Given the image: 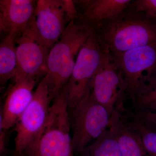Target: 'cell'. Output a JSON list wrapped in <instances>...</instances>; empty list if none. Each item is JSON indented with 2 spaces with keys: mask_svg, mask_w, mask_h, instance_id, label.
<instances>
[{
  "mask_svg": "<svg viewBox=\"0 0 156 156\" xmlns=\"http://www.w3.org/2000/svg\"><path fill=\"white\" fill-rule=\"evenodd\" d=\"M91 96L111 115L122 108L126 93L122 72L114 56L104 51L100 66L91 86Z\"/></svg>",
  "mask_w": 156,
  "mask_h": 156,
  "instance_id": "7",
  "label": "cell"
},
{
  "mask_svg": "<svg viewBox=\"0 0 156 156\" xmlns=\"http://www.w3.org/2000/svg\"><path fill=\"white\" fill-rule=\"evenodd\" d=\"M80 154L81 156H122L119 144L108 129Z\"/></svg>",
  "mask_w": 156,
  "mask_h": 156,
  "instance_id": "16",
  "label": "cell"
},
{
  "mask_svg": "<svg viewBox=\"0 0 156 156\" xmlns=\"http://www.w3.org/2000/svg\"><path fill=\"white\" fill-rule=\"evenodd\" d=\"M36 6L31 0H1V34L17 37L33 20Z\"/></svg>",
  "mask_w": 156,
  "mask_h": 156,
  "instance_id": "12",
  "label": "cell"
},
{
  "mask_svg": "<svg viewBox=\"0 0 156 156\" xmlns=\"http://www.w3.org/2000/svg\"><path fill=\"white\" fill-rule=\"evenodd\" d=\"M128 123L141 140L148 154L156 156V131L149 128L141 119L133 118Z\"/></svg>",
  "mask_w": 156,
  "mask_h": 156,
  "instance_id": "18",
  "label": "cell"
},
{
  "mask_svg": "<svg viewBox=\"0 0 156 156\" xmlns=\"http://www.w3.org/2000/svg\"><path fill=\"white\" fill-rule=\"evenodd\" d=\"M70 22L66 7L62 0L37 1L34 23L39 36L50 50L59 41Z\"/></svg>",
  "mask_w": 156,
  "mask_h": 156,
  "instance_id": "10",
  "label": "cell"
},
{
  "mask_svg": "<svg viewBox=\"0 0 156 156\" xmlns=\"http://www.w3.org/2000/svg\"><path fill=\"white\" fill-rule=\"evenodd\" d=\"M50 105L44 126L23 156H73L68 103L65 87Z\"/></svg>",
  "mask_w": 156,
  "mask_h": 156,
  "instance_id": "3",
  "label": "cell"
},
{
  "mask_svg": "<svg viewBox=\"0 0 156 156\" xmlns=\"http://www.w3.org/2000/svg\"><path fill=\"white\" fill-rule=\"evenodd\" d=\"M95 30L72 20L67 24L59 41L50 49L45 76L52 101L66 86L80 50Z\"/></svg>",
  "mask_w": 156,
  "mask_h": 156,
  "instance_id": "2",
  "label": "cell"
},
{
  "mask_svg": "<svg viewBox=\"0 0 156 156\" xmlns=\"http://www.w3.org/2000/svg\"><path fill=\"white\" fill-rule=\"evenodd\" d=\"M79 7L80 16L77 22L94 29L101 23L111 19L124 11L131 0H82L74 1Z\"/></svg>",
  "mask_w": 156,
  "mask_h": 156,
  "instance_id": "13",
  "label": "cell"
},
{
  "mask_svg": "<svg viewBox=\"0 0 156 156\" xmlns=\"http://www.w3.org/2000/svg\"><path fill=\"white\" fill-rule=\"evenodd\" d=\"M128 8L156 20V0L132 1Z\"/></svg>",
  "mask_w": 156,
  "mask_h": 156,
  "instance_id": "19",
  "label": "cell"
},
{
  "mask_svg": "<svg viewBox=\"0 0 156 156\" xmlns=\"http://www.w3.org/2000/svg\"><path fill=\"white\" fill-rule=\"evenodd\" d=\"M6 131L0 127V153L1 156H3L6 152Z\"/></svg>",
  "mask_w": 156,
  "mask_h": 156,
  "instance_id": "20",
  "label": "cell"
},
{
  "mask_svg": "<svg viewBox=\"0 0 156 156\" xmlns=\"http://www.w3.org/2000/svg\"><path fill=\"white\" fill-rule=\"evenodd\" d=\"M95 31L103 51L112 54L156 44V20L128 7Z\"/></svg>",
  "mask_w": 156,
  "mask_h": 156,
  "instance_id": "1",
  "label": "cell"
},
{
  "mask_svg": "<svg viewBox=\"0 0 156 156\" xmlns=\"http://www.w3.org/2000/svg\"><path fill=\"white\" fill-rule=\"evenodd\" d=\"M117 108L111 116L108 129L116 140L122 156H147L139 136L126 123Z\"/></svg>",
  "mask_w": 156,
  "mask_h": 156,
  "instance_id": "14",
  "label": "cell"
},
{
  "mask_svg": "<svg viewBox=\"0 0 156 156\" xmlns=\"http://www.w3.org/2000/svg\"><path fill=\"white\" fill-rule=\"evenodd\" d=\"M1 111L0 127L5 131L16 126L33 98V90L37 80L33 78L13 79Z\"/></svg>",
  "mask_w": 156,
  "mask_h": 156,
  "instance_id": "11",
  "label": "cell"
},
{
  "mask_svg": "<svg viewBox=\"0 0 156 156\" xmlns=\"http://www.w3.org/2000/svg\"><path fill=\"white\" fill-rule=\"evenodd\" d=\"M112 55L122 72L126 93L132 98L148 79L156 76V44Z\"/></svg>",
  "mask_w": 156,
  "mask_h": 156,
  "instance_id": "9",
  "label": "cell"
},
{
  "mask_svg": "<svg viewBox=\"0 0 156 156\" xmlns=\"http://www.w3.org/2000/svg\"><path fill=\"white\" fill-rule=\"evenodd\" d=\"M104 51L95 31L81 48L66 86L69 108L72 109L91 92V86Z\"/></svg>",
  "mask_w": 156,
  "mask_h": 156,
  "instance_id": "5",
  "label": "cell"
},
{
  "mask_svg": "<svg viewBox=\"0 0 156 156\" xmlns=\"http://www.w3.org/2000/svg\"><path fill=\"white\" fill-rule=\"evenodd\" d=\"M150 117H151V118H153L154 119H156V114H151L150 115Z\"/></svg>",
  "mask_w": 156,
  "mask_h": 156,
  "instance_id": "21",
  "label": "cell"
},
{
  "mask_svg": "<svg viewBox=\"0 0 156 156\" xmlns=\"http://www.w3.org/2000/svg\"><path fill=\"white\" fill-rule=\"evenodd\" d=\"M16 37L5 36L0 44V83L3 87L16 74L17 68Z\"/></svg>",
  "mask_w": 156,
  "mask_h": 156,
  "instance_id": "15",
  "label": "cell"
},
{
  "mask_svg": "<svg viewBox=\"0 0 156 156\" xmlns=\"http://www.w3.org/2000/svg\"><path fill=\"white\" fill-rule=\"evenodd\" d=\"M52 101L44 76L38 85L32 100L15 126L16 135L13 156H23L26 148L47 122Z\"/></svg>",
  "mask_w": 156,
  "mask_h": 156,
  "instance_id": "6",
  "label": "cell"
},
{
  "mask_svg": "<svg viewBox=\"0 0 156 156\" xmlns=\"http://www.w3.org/2000/svg\"><path fill=\"white\" fill-rule=\"evenodd\" d=\"M16 46L17 68L13 79L27 78L38 80L47 74L50 50L39 36L35 25L34 17L16 37Z\"/></svg>",
  "mask_w": 156,
  "mask_h": 156,
  "instance_id": "8",
  "label": "cell"
},
{
  "mask_svg": "<svg viewBox=\"0 0 156 156\" xmlns=\"http://www.w3.org/2000/svg\"><path fill=\"white\" fill-rule=\"evenodd\" d=\"M132 99L137 107L142 110L156 111V76L148 79Z\"/></svg>",
  "mask_w": 156,
  "mask_h": 156,
  "instance_id": "17",
  "label": "cell"
},
{
  "mask_svg": "<svg viewBox=\"0 0 156 156\" xmlns=\"http://www.w3.org/2000/svg\"><path fill=\"white\" fill-rule=\"evenodd\" d=\"M90 92L72 109L69 114L74 150L80 154L107 131L111 116Z\"/></svg>",
  "mask_w": 156,
  "mask_h": 156,
  "instance_id": "4",
  "label": "cell"
}]
</instances>
